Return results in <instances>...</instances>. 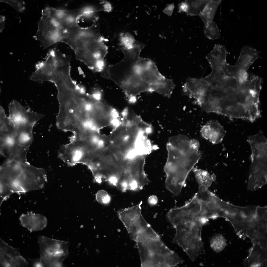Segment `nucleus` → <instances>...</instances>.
<instances>
[{
    "label": "nucleus",
    "instance_id": "1",
    "mask_svg": "<svg viewBox=\"0 0 267 267\" xmlns=\"http://www.w3.org/2000/svg\"><path fill=\"white\" fill-rule=\"evenodd\" d=\"M59 109L57 117L58 128L72 132L84 123V92L78 89L63 93L57 96Z\"/></svg>",
    "mask_w": 267,
    "mask_h": 267
},
{
    "label": "nucleus",
    "instance_id": "2",
    "mask_svg": "<svg viewBox=\"0 0 267 267\" xmlns=\"http://www.w3.org/2000/svg\"><path fill=\"white\" fill-rule=\"evenodd\" d=\"M97 26L94 23L89 27H81L76 35L75 44V50L80 49L92 55L100 68L105 66L104 59L108 48Z\"/></svg>",
    "mask_w": 267,
    "mask_h": 267
},
{
    "label": "nucleus",
    "instance_id": "3",
    "mask_svg": "<svg viewBox=\"0 0 267 267\" xmlns=\"http://www.w3.org/2000/svg\"><path fill=\"white\" fill-rule=\"evenodd\" d=\"M40 258L36 267H61L68 253V243L43 236L39 237Z\"/></svg>",
    "mask_w": 267,
    "mask_h": 267
},
{
    "label": "nucleus",
    "instance_id": "4",
    "mask_svg": "<svg viewBox=\"0 0 267 267\" xmlns=\"http://www.w3.org/2000/svg\"><path fill=\"white\" fill-rule=\"evenodd\" d=\"M47 7L42 11L37 32L33 37L40 42L44 49L54 43L62 42L67 31L50 15Z\"/></svg>",
    "mask_w": 267,
    "mask_h": 267
},
{
    "label": "nucleus",
    "instance_id": "5",
    "mask_svg": "<svg viewBox=\"0 0 267 267\" xmlns=\"http://www.w3.org/2000/svg\"><path fill=\"white\" fill-rule=\"evenodd\" d=\"M139 75L149 85L152 92L168 98L171 97L175 87L173 80L167 78L162 75L152 60L147 59L141 64Z\"/></svg>",
    "mask_w": 267,
    "mask_h": 267
},
{
    "label": "nucleus",
    "instance_id": "6",
    "mask_svg": "<svg viewBox=\"0 0 267 267\" xmlns=\"http://www.w3.org/2000/svg\"><path fill=\"white\" fill-rule=\"evenodd\" d=\"M175 228L176 233L173 242L180 246L191 260L194 261L199 255L204 253L201 234L191 229H186L179 227Z\"/></svg>",
    "mask_w": 267,
    "mask_h": 267
},
{
    "label": "nucleus",
    "instance_id": "7",
    "mask_svg": "<svg viewBox=\"0 0 267 267\" xmlns=\"http://www.w3.org/2000/svg\"><path fill=\"white\" fill-rule=\"evenodd\" d=\"M142 202L133 206L118 211L119 219L126 227L131 239L135 241L140 233L150 225L145 220L141 213Z\"/></svg>",
    "mask_w": 267,
    "mask_h": 267
},
{
    "label": "nucleus",
    "instance_id": "8",
    "mask_svg": "<svg viewBox=\"0 0 267 267\" xmlns=\"http://www.w3.org/2000/svg\"><path fill=\"white\" fill-rule=\"evenodd\" d=\"M47 181L46 175L44 169L35 167L27 162L17 180L16 185L21 194L42 189Z\"/></svg>",
    "mask_w": 267,
    "mask_h": 267
},
{
    "label": "nucleus",
    "instance_id": "9",
    "mask_svg": "<svg viewBox=\"0 0 267 267\" xmlns=\"http://www.w3.org/2000/svg\"><path fill=\"white\" fill-rule=\"evenodd\" d=\"M251 165L247 188L254 191L261 188L267 182V156L251 158Z\"/></svg>",
    "mask_w": 267,
    "mask_h": 267
},
{
    "label": "nucleus",
    "instance_id": "10",
    "mask_svg": "<svg viewBox=\"0 0 267 267\" xmlns=\"http://www.w3.org/2000/svg\"><path fill=\"white\" fill-rule=\"evenodd\" d=\"M197 193L201 200L202 217L208 220L223 217V200L208 190L202 193Z\"/></svg>",
    "mask_w": 267,
    "mask_h": 267
},
{
    "label": "nucleus",
    "instance_id": "11",
    "mask_svg": "<svg viewBox=\"0 0 267 267\" xmlns=\"http://www.w3.org/2000/svg\"><path fill=\"white\" fill-rule=\"evenodd\" d=\"M25 165L12 161L0 168V184L5 189L17 193L16 183L23 171Z\"/></svg>",
    "mask_w": 267,
    "mask_h": 267
},
{
    "label": "nucleus",
    "instance_id": "12",
    "mask_svg": "<svg viewBox=\"0 0 267 267\" xmlns=\"http://www.w3.org/2000/svg\"><path fill=\"white\" fill-rule=\"evenodd\" d=\"M0 262L3 267H24L28 265L27 261L21 255L18 249L8 245L0 239Z\"/></svg>",
    "mask_w": 267,
    "mask_h": 267
},
{
    "label": "nucleus",
    "instance_id": "13",
    "mask_svg": "<svg viewBox=\"0 0 267 267\" xmlns=\"http://www.w3.org/2000/svg\"><path fill=\"white\" fill-rule=\"evenodd\" d=\"M35 67V70L30 77V80L40 83L47 81L56 67L53 48L49 51L45 60L38 63Z\"/></svg>",
    "mask_w": 267,
    "mask_h": 267
},
{
    "label": "nucleus",
    "instance_id": "14",
    "mask_svg": "<svg viewBox=\"0 0 267 267\" xmlns=\"http://www.w3.org/2000/svg\"><path fill=\"white\" fill-rule=\"evenodd\" d=\"M209 84L204 78H189L183 86L184 93L197 100L205 95Z\"/></svg>",
    "mask_w": 267,
    "mask_h": 267
},
{
    "label": "nucleus",
    "instance_id": "15",
    "mask_svg": "<svg viewBox=\"0 0 267 267\" xmlns=\"http://www.w3.org/2000/svg\"><path fill=\"white\" fill-rule=\"evenodd\" d=\"M19 219L22 225L30 231L42 230L47 224L45 216L32 212L22 214Z\"/></svg>",
    "mask_w": 267,
    "mask_h": 267
},
{
    "label": "nucleus",
    "instance_id": "16",
    "mask_svg": "<svg viewBox=\"0 0 267 267\" xmlns=\"http://www.w3.org/2000/svg\"><path fill=\"white\" fill-rule=\"evenodd\" d=\"M247 141L252 151L251 158L267 156V140L261 131L255 135L249 136Z\"/></svg>",
    "mask_w": 267,
    "mask_h": 267
},
{
    "label": "nucleus",
    "instance_id": "17",
    "mask_svg": "<svg viewBox=\"0 0 267 267\" xmlns=\"http://www.w3.org/2000/svg\"><path fill=\"white\" fill-rule=\"evenodd\" d=\"M227 53L224 46L220 44L215 45L213 50L206 57L212 69L222 70L227 63Z\"/></svg>",
    "mask_w": 267,
    "mask_h": 267
},
{
    "label": "nucleus",
    "instance_id": "18",
    "mask_svg": "<svg viewBox=\"0 0 267 267\" xmlns=\"http://www.w3.org/2000/svg\"><path fill=\"white\" fill-rule=\"evenodd\" d=\"M259 57V55L256 49L249 46H244L241 50L235 65L239 70L247 71Z\"/></svg>",
    "mask_w": 267,
    "mask_h": 267
},
{
    "label": "nucleus",
    "instance_id": "19",
    "mask_svg": "<svg viewBox=\"0 0 267 267\" xmlns=\"http://www.w3.org/2000/svg\"><path fill=\"white\" fill-rule=\"evenodd\" d=\"M70 69V65L59 68L56 67L48 81L54 83L58 81H60L70 88L77 89L78 86L75 84L71 77Z\"/></svg>",
    "mask_w": 267,
    "mask_h": 267
},
{
    "label": "nucleus",
    "instance_id": "20",
    "mask_svg": "<svg viewBox=\"0 0 267 267\" xmlns=\"http://www.w3.org/2000/svg\"><path fill=\"white\" fill-rule=\"evenodd\" d=\"M198 185V193H202L205 192L215 180V175H211L207 171L194 168L192 169Z\"/></svg>",
    "mask_w": 267,
    "mask_h": 267
},
{
    "label": "nucleus",
    "instance_id": "21",
    "mask_svg": "<svg viewBox=\"0 0 267 267\" xmlns=\"http://www.w3.org/2000/svg\"><path fill=\"white\" fill-rule=\"evenodd\" d=\"M8 108V117L15 128L22 121L27 110L15 100L10 103Z\"/></svg>",
    "mask_w": 267,
    "mask_h": 267
},
{
    "label": "nucleus",
    "instance_id": "22",
    "mask_svg": "<svg viewBox=\"0 0 267 267\" xmlns=\"http://www.w3.org/2000/svg\"><path fill=\"white\" fill-rule=\"evenodd\" d=\"M207 123L209 128L208 139L213 144L221 142L226 132L220 123L216 120H210Z\"/></svg>",
    "mask_w": 267,
    "mask_h": 267
},
{
    "label": "nucleus",
    "instance_id": "23",
    "mask_svg": "<svg viewBox=\"0 0 267 267\" xmlns=\"http://www.w3.org/2000/svg\"><path fill=\"white\" fill-rule=\"evenodd\" d=\"M137 243L141 244L150 251L154 253L165 255L173 251L169 249L160 239H150L143 243Z\"/></svg>",
    "mask_w": 267,
    "mask_h": 267
},
{
    "label": "nucleus",
    "instance_id": "24",
    "mask_svg": "<svg viewBox=\"0 0 267 267\" xmlns=\"http://www.w3.org/2000/svg\"><path fill=\"white\" fill-rule=\"evenodd\" d=\"M221 0H209L199 15L205 23L212 21Z\"/></svg>",
    "mask_w": 267,
    "mask_h": 267
},
{
    "label": "nucleus",
    "instance_id": "25",
    "mask_svg": "<svg viewBox=\"0 0 267 267\" xmlns=\"http://www.w3.org/2000/svg\"><path fill=\"white\" fill-rule=\"evenodd\" d=\"M0 134L3 135H10L15 129L8 117L6 116L2 107L0 108Z\"/></svg>",
    "mask_w": 267,
    "mask_h": 267
},
{
    "label": "nucleus",
    "instance_id": "26",
    "mask_svg": "<svg viewBox=\"0 0 267 267\" xmlns=\"http://www.w3.org/2000/svg\"><path fill=\"white\" fill-rule=\"evenodd\" d=\"M209 0H185L188 5L187 14L193 16L199 15Z\"/></svg>",
    "mask_w": 267,
    "mask_h": 267
},
{
    "label": "nucleus",
    "instance_id": "27",
    "mask_svg": "<svg viewBox=\"0 0 267 267\" xmlns=\"http://www.w3.org/2000/svg\"><path fill=\"white\" fill-rule=\"evenodd\" d=\"M204 31L206 37L209 39L216 40L220 37V34L217 25L213 21L204 23Z\"/></svg>",
    "mask_w": 267,
    "mask_h": 267
},
{
    "label": "nucleus",
    "instance_id": "28",
    "mask_svg": "<svg viewBox=\"0 0 267 267\" xmlns=\"http://www.w3.org/2000/svg\"><path fill=\"white\" fill-rule=\"evenodd\" d=\"M160 239L159 236L150 226L138 234L135 241L136 243H142L150 239Z\"/></svg>",
    "mask_w": 267,
    "mask_h": 267
},
{
    "label": "nucleus",
    "instance_id": "29",
    "mask_svg": "<svg viewBox=\"0 0 267 267\" xmlns=\"http://www.w3.org/2000/svg\"><path fill=\"white\" fill-rule=\"evenodd\" d=\"M211 247L216 252L223 250L227 245L226 240L222 235L218 234L213 237L210 240Z\"/></svg>",
    "mask_w": 267,
    "mask_h": 267
},
{
    "label": "nucleus",
    "instance_id": "30",
    "mask_svg": "<svg viewBox=\"0 0 267 267\" xmlns=\"http://www.w3.org/2000/svg\"><path fill=\"white\" fill-rule=\"evenodd\" d=\"M224 79L209 84L205 95L216 93L224 94L226 89Z\"/></svg>",
    "mask_w": 267,
    "mask_h": 267
},
{
    "label": "nucleus",
    "instance_id": "31",
    "mask_svg": "<svg viewBox=\"0 0 267 267\" xmlns=\"http://www.w3.org/2000/svg\"><path fill=\"white\" fill-rule=\"evenodd\" d=\"M183 262L182 259L173 251L165 255V267H174Z\"/></svg>",
    "mask_w": 267,
    "mask_h": 267
},
{
    "label": "nucleus",
    "instance_id": "32",
    "mask_svg": "<svg viewBox=\"0 0 267 267\" xmlns=\"http://www.w3.org/2000/svg\"><path fill=\"white\" fill-rule=\"evenodd\" d=\"M212 69L211 73L203 78L209 84L222 80L224 78L225 76L222 70Z\"/></svg>",
    "mask_w": 267,
    "mask_h": 267
},
{
    "label": "nucleus",
    "instance_id": "33",
    "mask_svg": "<svg viewBox=\"0 0 267 267\" xmlns=\"http://www.w3.org/2000/svg\"><path fill=\"white\" fill-rule=\"evenodd\" d=\"M222 70L225 76L237 78L239 70L235 66L227 63L222 68Z\"/></svg>",
    "mask_w": 267,
    "mask_h": 267
},
{
    "label": "nucleus",
    "instance_id": "34",
    "mask_svg": "<svg viewBox=\"0 0 267 267\" xmlns=\"http://www.w3.org/2000/svg\"><path fill=\"white\" fill-rule=\"evenodd\" d=\"M95 196L96 200L100 203L107 204L110 201L111 197L105 190H101L98 191Z\"/></svg>",
    "mask_w": 267,
    "mask_h": 267
},
{
    "label": "nucleus",
    "instance_id": "35",
    "mask_svg": "<svg viewBox=\"0 0 267 267\" xmlns=\"http://www.w3.org/2000/svg\"><path fill=\"white\" fill-rule=\"evenodd\" d=\"M0 2L9 4L19 12H23L25 9V3L22 0H0Z\"/></svg>",
    "mask_w": 267,
    "mask_h": 267
},
{
    "label": "nucleus",
    "instance_id": "36",
    "mask_svg": "<svg viewBox=\"0 0 267 267\" xmlns=\"http://www.w3.org/2000/svg\"><path fill=\"white\" fill-rule=\"evenodd\" d=\"M248 75L247 71L242 70H239L238 73L237 78L240 84L243 83L247 80Z\"/></svg>",
    "mask_w": 267,
    "mask_h": 267
},
{
    "label": "nucleus",
    "instance_id": "37",
    "mask_svg": "<svg viewBox=\"0 0 267 267\" xmlns=\"http://www.w3.org/2000/svg\"><path fill=\"white\" fill-rule=\"evenodd\" d=\"M200 132L202 136L206 139H208L209 137V128L206 123L201 128Z\"/></svg>",
    "mask_w": 267,
    "mask_h": 267
},
{
    "label": "nucleus",
    "instance_id": "38",
    "mask_svg": "<svg viewBox=\"0 0 267 267\" xmlns=\"http://www.w3.org/2000/svg\"><path fill=\"white\" fill-rule=\"evenodd\" d=\"M189 146L192 149L195 150H199L200 147V143L198 140L193 139L190 140L189 143Z\"/></svg>",
    "mask_w": 267,
    "mask_h": 267
},
{
    "label": "nucleus",
    "instance_id": "39",
    "mask_svg": "<svg viewBox=\"0 0 267 267\" xmlns=\"http://www.w3.org/2000/svg\"><path fill=\"white\" fill-rule=\"evenodd\" d=\"M174 5V3L169 4L164 9L163 12L169 16H171L172 14Z\"/></svg>",
    "mask_w": 267,
    "mask_h": 267
},
{
    "label": "nucleus",
    "instance_id": "40",
    "mask_svg": "<svg viewBox=\"0 0 267 267\" xmlns=\"http://www.w3.org/2000/svg\"><path fill=\"white\" fill-rule=\"evenodd\" d=\"M178 8L179 12H183L187 13L188 9V5L187 3L185 1L180 4Z\"/></svg>",
    "mask_w": 267,
    "mask_h": 267
},
{
    "label": "nucleus",
    "instance_id": "41",
    "mask_svg": "<svg viewBox=\"0 0 267 267\" xmlns=\"http://www.w3.org/2000/svg\"><path fill=\"white\" fill-rule=\"evenodd\" d=\"M158 200L157 197L154 195L150 196L148 199L149 203L152 205H156L158 202Z\"/></svg>",
    "mask_w": 267,
    "mask_h": 267
},
{
    "label": "nucleus",
    "instance_id": "42",
    "mask_svg": "<svg viewBox=\"0 0 267 267\" xmlns=\"http://www.w3.org/2000/svg\"><path fill=\"white\" fill-rule=\"evenodd\" d=\"M254 233L253 234V236H254L255 238L257 240H260L262 239L263 238V234L260 232L257 231L256 230L254 231Z\"/></svg>",
    "mask_w": 267,
    "mask_h": 267
},
{
    "label": "nucleus",
    "instance_id": "43",
    "mask_svg": "<svg viewBox=\"0 0 267 267\" xmlns=\"http://www.w3.org/2000/svg\"><path fill=\"white\" fill-rule=\"evenodd\" d=\"M5 17L3 16L0 15V32H2V30L5 27Z\"/></svg>",
    "mask_w": 267,
    "mask_h": 267
},
{
    "label": "nucleus",
    "instance_id": "44",
    "mask_svg": "<svg viewBox=\"0 0 267 267\" xmlns=\"http://www.w3.org/2000/svg\"><path fill=\"white\" fill-rule=\"evenodd\" d=\"M262 264L259 262H255L253 263L250 265V267H260Z\"/></svg>",
    "mask_w": 267,
    "mask_h": 267
},
{
    "label": "nucleus",
    "instance_id": "45",
    "mask_svg": "<svg viewBox=\"0 0 267 267\" xmlns=\"http://www.w3.org/2000/svg\"><path fill=\"white\" fill-rule=\"evenodd\" d=\"M133 166V164L131 162L129 161L127 163L126 166V168H129L132 167Z\"/></svg>",
    "mask_w": 267,
    "mask_h": 267
},
{
    "label": "nucleus",
    "instance_id": "46",
    "mask_svg": "<svg viewBox=\"0 0 267 267\" xmlns=\"http://www.w3.org/2000/svg\"><path fill=\"white\" fill-rule=\"evenodd\" d=\"M267 261L266 260H264L262 263V264L263 266H266L267 265Z\"/></svg>",
    "mask_w": 267,
    "mask_h": 267
}]
</instances>
